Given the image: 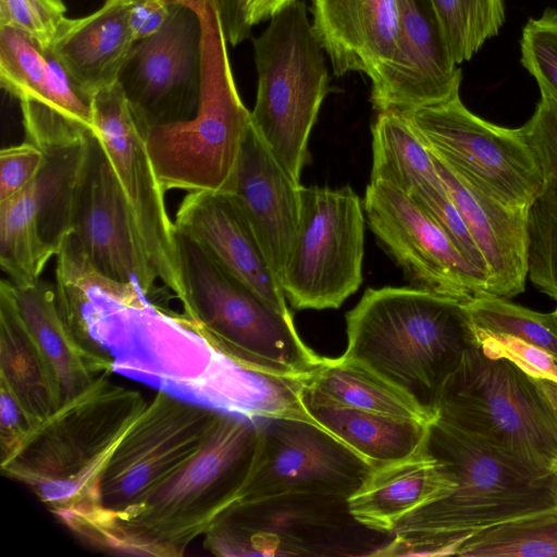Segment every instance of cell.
<instances>
[{
    "mask_svg": "<svg viewBox=\"0 0 557 557\" xmlns=\"http://www.w3.org/2000/svg\"><path fill=\"white\" fill-rule=\"evenodd\" d=\"M60 313L82 347L107 372L182 397L218 352L182 312L152 304L137 284L99 273L69 234L55 256Z\"/></svg>",
    "mask_w": 557,
    "mask_h": 557,
    "instance_id": "6da1fadb",
    "label": "cell"
},
{
    "mask_svg": "<svg viewBox=\"0 0 557 557\" xmlns=\"http://www.w3.org/2000/svg\"><path fill=\"white\" fill-rule=\"evenodd\" d=\"M259 442L256 420L221 411L198 454L141 502L121 510L90 508L55 518L102 550L180 557L238 500L252 471Z\"/></svg>",
    "mask_w": 557,
    "mask_h": 557,
    "instance_id": "7a4b0ae2",
    "label": "cell"
},
{
    "mask_svg": "<svg viewBox=\"0 0 557 557\" xmlns=\"http://www.w3.org/2000/svg\"><path fill=\"white\" fill-rule=\"evenodd\" d=\"M424 447L454 474L456 486L407 515L377 556L456 555L471 535L557 506L553 474L535 471L438 417Z\"/></svg>",
    "mask_w": 557,
    "mask_h": 557,
    "instance_id": "3957f363",
    "label": "cell"
},
{
    "mask_svg": "<svg viewBox=\"0 0 557 557\" xmlns=\"http://www.w3.org/2000/svg\"><path fill=\"white\" fill-rule=\"evenodd\" d=\"M347 349L359 366L431 420L442 388L476 341L466 304L419 287L368 288L346 314Z\"/></svg>",
    "mask_w": 557,
    "mask_h": 557,
    "instance_id": "277c9868",
    "label": "cell"
},
{
    "mask_svg": "<svg viewBox=\"0 0 557 557\" xmlns=\"http://www.w3.org/2000/svg\"><path fill=\"white\" fill-rule=\"evenodd\" d=\"M147 403L102 374L44 419L1 472L26 485L53 516L95 507L103 472Z\"/></svg>",
    "mask_w": 557,
    "mask_h": 557,
    "instance_id": "5b68a950",
    "label": "cell"
},
{
    "mask_svg": "<svg viewBox=\"0 0 557 557\" xmlns=\"http://www.w3.org/2000/svg\"><path fill=\"white\" fill-rule=\"evenodd\" d=\"M183 313L220 355L248 371L308 380L324 364L298 335L292 312L273 307L175 228Z\"/></svg>",
    "mask_w": 557,
    "mask_h": 557,
    "instance_id": "8992f818",
    "label": "cell"
},
{
    "mask_svg": "<svg viewBox=\"0 0 557 557\" xmlns=\"http://www.w3.org/2000/svg\"><path fill=\"white\" fill-rule=\"evenodd\" d=\"M190 7L202 27V83L195 115L146 134L147 149L164 188L225 191L251 124L238 94L227 39L215 0H170Z\"/></svg>",
    "mask_w": 557,
    "mask_h": 557,
    "instance_id": "52a82bcc",
    "label": "cell"
},
{
    "mask_svg": "<svg viewBox=\"0 0 557 557\" xmlns=\"http://www.w3.org/2000/svg\"><path fill=\"white\" fill-rule=\"evenodd\" d=\"M438 418L529 468L557 462V411L535 379L506 358L486 356L475 341L446 380Z\"/></svg>",
    "mask_w": 557,
    "mask_h": 557,
    "instance_id": "ba28073f",
    "label": "cell"
},
{
    "mask_svg": "<svg viewBox=\"0 0 557 557\" xmlns=\"http://www.w3.org/2000/svg\"><path fill=\"white\" fill-rule=\"evenodd\" d=\"M258 75L251 124L287 174L300 184L308 141L329 90L325 51L296 0L253 39Z\"/></svg>",
    "mask_w": 557,
    "mask_h": 557,
    "instance_id": "9c48e42d",
    "label": "cell"
},
{
    "mask_svg": "<svg viewBox=\"0 0 557 557\" xmlns=\"http://www.w3.org/2000/svg\"><path fill=\"white\" fill-rule=\"evenodd\" d=\"M393 533L362 524L348 498L313 493L236 502L203 536L215 556H377Z\"/></svg>",
    "mask_w": 557,
    "mask_h": 557,
    "instance_id": "30bf717a",
    "label": "cell"
},
{
    "mask_svg": "<svg viewBox=\"0 0 557 557\" xmlns=\"http://www.w3.org/2000/svg\"><path fill=\"white\" fill-rule=\"evenodd\" d=\"M300 200L281 286L294 309H337L362 283L363 203L349 186L301 185Z\"/></svg>",
    "mask_w": 557,
    "mask_h": 557,
    "instance_id": "8fae6325",
    "label": "cell"
},
{
    "mask_svg": "<svg viewBox=\"0 0 557 557\" xmlns=\"http://www.w3.org/2000/svg\"><path fill=\"white\" fill-rule=\"evenodd\" d=\"M404 115L434 156L487 197L529 209L543 189L544 173L521 128L479 117L459 95Z\"/></svg>",
    "mask_w": 557,
    "mask_h": 557,
    "instance_id": "7c38bea8",
    "label": "cell"
},
{
    "mask_svg": "<svg viewBox=\"0 0 557 557\" xmlns=\"http://www.w3.org/2000/svg\"><path fill=\"white\" fill-rule=\"evenodd\" d=\"M220 413L158 389L110 459L91 508L121 510L141 502L198 454Z\"/></svg>",
    "mask_w": 557,
    "mask_h": 557,
    "instance_id": "4fadbf2b",
    "label": "cell"
},
{
    "mask_svg": "<svg viewBox=\"0 0 557 557\" xmlns=\"http://www.w3.org/2000/svg\"><path fill=\"white\" fill-rule=\"evenodd\" d=\"M94 132L100 139L126 200L141 248L158 275L184 305L175 224L152 165L146 131L119 82L91 97Z\"/></svg>",
    "mask_w": 557,
    "mask_h": 557,
    "instance_id": "5bb4252c",
    "label": "cell"
},
{
    "mask_svg": "<svg viewBox=\"0 0 557 557\" xmlns=\"http://www.w3.org/2000/svg\"><path fill=\"white\" fill-rule=\"evenodd\" d=\"M260 442L237 502L313 493L349 498L374 468L323 428L298 419H256Z\"/></svg>",
    "mask_w": 557,
    "mask_h": 557,
    "instance_id": "9a60e30c",
    "label": "cell"
},
{
    "mask_svg": "<svg viewBox=\"0 0 557 557\" xmlns=\"http://www.w3.org/2000/svg\"><path fill=\"white\" fill-rule=\"evenodd\" d=\"M363 209L370 228L416 287L463 304L487 295L486 274L408 194L370 182Z\"/></svg>",
    "mask_w": 557,
    "mask_h": 557,
    "instance_id": "2e32d148",
    "label": "cell"
},
{
    "mask_svg": "<svg viewBox=\"0 0 557 557\" xmlns=\"http://www.w3.org/2000/svg\"><path fill=\"white\" fill-rule=\"evenodd\" d=\"M173 4L156 34L135 42L117 82L147 132L191 119L202 83V27L188 5Z\"/></svg>",
    "mask_w": 557,
    "mask_h": 557,
    "instance_id": "e0dca14e",
    "label": "cell"
},
{
    "mask_svg": "<svg viewBox=\"0 0 557 557\" xmlns=\"http://www.w3.org/2000/svg\"><path fill=\"white\" fill-rule=\"evenodd\" d=\"M70 234L99 273L135 283L148 296L154 290L158 275L141 248L113 168L94 131L85 138Z\"/></svg>",
    "mask_w": 557,
    "mask_h": 557,
    "instance_id": "ac0fdd59",
    "label": "cell"
},
{
    "mask_svg": "<svg viewBox=\"0 0 557 557\" xmlns=\"http://www.w3.org/2000/svg\"><path fill=\"white\" fill-rule=\"evenodd\" d=\"M458 65L432 0H400L393 57L370 79L373 108L406 114L445 102L459 95Z\"/></svg>",
    "mask_w": 557,
    "mask_h": 557,
    "instance_id": "d6986e66",
    "label": "cell"
},
{
    "mask_svg": "<svg viewBox=\"0 0 557 557\" xmlns=\"http://www.w3.org/2000/svg\"><path fill=\"white\" fill-rule=\"evenodd\" d=\"M300 188L250 124L225 193L247 219L278 281L299 225Z\"/></svg>",
    "mask_w": 557,
    "mask_h": 557,
    "instance_id": "ffe728a7",
    "label": "cell"
},
{
    "mask_svg": "<svg viewBox=\"0 0 557 557\" xmlns=\"http://www.w3.org/2000/svg\"><path fill=\"white\" fill-rule=\"evenodd\" d=\"M174 224L264 300L280 311L290 312L277 276L228 193L189 191L177 209Z\"/></svg>",
    "mask_w": 557,
    "mask_h": 557,
    "instance_id": "44dd1931",
    "label": "cell"
},
{
    "mask_svg": "<svg viewBox=\"0 0 557 557\" xmlns=\"http://www.w3.org/2000/svg\"><path fill=\"white\" fill-rule=\"evenodd\" d=\"M432 156L484 260L487 295L509 299L522 293L528 276L529 209L510 208L487 197Z\"/></svg>",
    "mask_w": 557,
    "mask_h": 557,
    "instance_id": "7402d4cb",
    "label": "cell"
},
{
    "mask_svg": "<svg viewBox=\"0 0 557 557\" xmlns=\"http://www.w3.org/2000/svg\"><path fill=\"white\" fill-rule=\"evenodd\" d=\"M312 28L334 75L372 79L392 59L400 0H311Z\"/></svg>",
    "mask_w": 557,
    "mask_h": 557,
    "instance_id": "603a6c76",
    "label": "cell"
},
{
    "mask_svg": "<svg viewBox=\"0 0 557 557\" xmlns=\"http://www.w3.org/2000/svg\"><path fill=\"white\" fill-rule=\"evenodd\" d=\"M135 42L127 0H107L87 16L65 17L50 49L76 85L92 97L117 82Z\"/></svg>",
    "mask_w": 557,
    "mask_h": 557,
    "instance_id": "cb8c5ba5",
    "label": "cell"
},
{
    "mask_svg": "<svg viewBox=\"0 0 557 557\" xmlns=\"http://www.w3.org/2000/svg\"><path fill=\"white\" fill-rule=\"evenodd\" d=\"M453 472L423 448L413 456L374 469L348 498L351 515L362 524L393 533L411 511L448 495Z\"/></svg>",
    "mask_w": 557,
    "mask_h": 557,
    "instance_id": "d4e9b609",
    "label": "cell"
},
{
    "mask_svg": "<svg viewBox=\"0 0 557 557\" xmlns=\"http://www.w3.org/2000/svg\"><path fill=\"white\" fill-rule=\"evenodd\" d=\"M302 400L314 423L374 469L420 451L429 423L355 409L334 403L305 383Z\"/></svg>",
    "mask_w": 557,
    "mask_h": 557,
    "instance_id": "484cf974",
    "label": "cell"
},
{
    "mask_svg": "<svg viewBox=\"0 0 557 557\" xmlns=\"http://www.w3.org/2000/svg\"><path fill=\"white\" fill-rule=\"evenodd\" d=\"M10 288L21 318L57 375L62 404L87 391L100 375L109 374L64 322L54 286L39 278L21 286L10 282Z\"/></svg>",
    "mask_w": 557,
    "mask_h": 557,
    "instance_id": "4316f807",
    "label": "cell"
},
{
    "mask_svg": "<svg viewBox=\"0 0 557 557\" xmlns=\"http://www.w3.org/2000/svg\"><path fill=\"white\" fill-rule=\"evenodd\" d=\"M0 383L39 420L62 405L57 375L18 313L9 280L0 284Z\"/></svg>",
    "mask_w": 557,
    "mask_h": 557,
    "instance_id": "83f0119b",
    "label": "cell"
},
{
    "mask_svg": "<svg viewBox=\"0 0 557 557\" xmlns=\"http://www.w3.org/2000/svg\"><path fill=\"white\" fill-rule=\"evenodd\" d=\"M370 182H384L411 195L426 183L440 184L433 156L406 115L377 112L372 125Z\"/></svg>",
    "mask_w": 557,
    "mask_h": 557,
    "instance_id": "f1b7e54d",
    "label": "cell"
},
{
    "mask_svg": "<svg viewBox=\"0 0 557 557\" xmlns=\"http://www.w3.org/2000/svg\"><path fill=\"white\" fill-rule=\"evenodd\" d=\"M306 385L343 406L425 423L433 421L398 391L366 369L339 358H326Z\"/></svg>",
    "mask_w": 557,
    "mask_h": 557,
    "instance_id": "f546056e",
    "label": "cell"
},
{
    "mask_svg": "<svg viewBox=\"0 0 557 557\" xmlns=\"http://www.w3.org/2000/svg\"><path fill=\"white\" fill-rule=\"evenodd\" d=\"M462 557H557V506L471 535L458 548Z\"/></svg>",
    "mask_w": 557,
    "mask_h": 557,
    "instance_id": "4dcf8cb0",
    "label": "cell"
},
{
    "mask_svg": "<svg viewBox=\"0 0 557 557\" xmlns=\"http://www.w3.org/2000/svg\"><path fill=\"white\" fill-rule=\"evenodd\" d=\"M475 330L507 334L545 350L557 361V308L539 312L507 298L482 295L466 304Z\"/></svg>",
    "mask_w": 557,
    "mask_h": 557,
    "instance_id": "1f68e13d",
    "label": "cell"
},
{
    "mask_svg": "<svg viewBox=\"0 0 557 557\" xmlns=\"http://www.w3.org/2000/svg\"><path fill=\"white\" fill-rule=\"evenodd\" d=\"M457 64L469 61L505 23L504 0H432Z\"/></svg>",
    "mask_w": 557,
    "mask_h": 557,
    "instance_id": "d6a6232c",
    "label": "cell"
},
{
    "mask_svg": "<svg viewBox=\"0 0 557 557\" xmlns=\"http://www.w3.org/2000/svg\"><path fill=\"white\" fill-rule=\"evenodd\" d=\"M528 276L557 301V182L545 180L528 210Z\"/></svg>",
    "mask_w": 557,
    "mask_h": 557,
    "instance_id": "836d02e7",
    "label": "cell"
},
{
    "mask_svg": "<svg viewBox=\"0 0 557 557\" xmlns=\"http://www.w3.org/2000/svg\"><path fill=\"white\" fill-rule=\"evenodd\" d=\"M520 62L534 79L557 96V10L529 18L520 39Z\"/></svg>",
    "mask_w": 557,
    "mask_h": 557,
    "instance_id": "e575fe53",
    "label": "cell"
},
{
    "mask_svg": "<svg viewBox=\"0 0 557 557\" xmlns=\"http://www.w3.org/2000/svg\"><path fill=\"white\" fill-rule=\"evenodd\" d=\"M409 196L432 215L463 256L486 274L484 260L459 209L449 197L443 182L440 184H423Z\"/></svg>",
    "mask_w": 557,
    "mask_h": 557,
    "instance_id": "d590c367",
    "label": "cell"
},
{
    "mask_svg": "<svg viewBox=\"0 0 557 557\" xmlns=\"http://www.w3.org/2000/svg\"><path fill=\"white\" fill-rule=\"evenodd\" d=\"M540 100L521 132L533 151L545 180L557 182V96L543 83H536Z\"/></svg>",
    "mask_w": 557,
    "mask_h": 557,
    "instance_id": "8d00e7d4",
    "label": "cell"
},
{
    "mask_svg": "<svg viewBox=\"0 0 557 557\" xmlns=\"http://www.w3.org/2000/svg\"><path fill=\"white\" fill-rule=\"evenodd\" d=\"M65 10L49 0H0V26L23 30L46 47H50Z\"/></svg>",
    "mask_w": 557,
    "mask_h": 557,
    "instance_id": "74e56055",
    "label": "cell"
},
{
    "mask_svg": "<svg viewBox=\"0 0 557 557\" xmlns=\"http://www.w3.org/2000/svg\"><path fill=\"white\" fill-rule=\"evenodd\" d=\"M474 332L478 344L486 356L506 358L533 377L557 382V361L545 350L511 335L475 329Z\"/></svg>",
    "mask_w": 557,
    "mask_h": 557,
    "instance_id": "f35d334b",
    "label": "cell"
},
{
    "mask_svg": "<svg viewBox=\"0 0 557 557\" xmlns=\"http://www.w3.org/2000/svg\"><path fill=\"white\" fill-rule=\"evenodd\" d=\"M44 158L42 150L26 140L0 151V202L21 193L34 182Z\"/></svg>",
    "mask_w": 557,
    "mask_h": 557,
    "instance_id": "ab89813d",
    "label": "cell"
},
{
    "mask_svg": "<svg viewBox=\"0 0 557 557\" xmlns=\"http://www.w3.org/2000/svg\"><path fill=\"white\" fill-rule=\"evenodd\" d=\"M41 421L0 383V466L20 451Z\"/></svg>",
    "mask_w": 557,
    "mask_h": 557,
    "instance_id": "60d3db41",
    "label": "cell"
},
{
    "mask_svg": "<svg viewBox=\"0 0 557 557\" xmlns=\"http://www.w3.org/2000/svg\"><path fill=\"white\" fill-rule=\"evenodd\" d=\"M128 21L135 41L162 28L171 13L170 0H127Z\"/></svg>",
    "mask_w": 557,
    "mask_h": 557,
    "instance_id": "b9f144b4",
    "label": "cell"
},
{
    "mask_svg": "<svg viewBox=\"0 0 557 557\" xmlns=\"http://www.w3.org/2000/svg\"><path fill=\"white\" fill-rule=\"evenodd\" d=\"M221 13L227 42L233 47L242 44L251 34L248 7L250 0H215Z\"/></svg>",
    "mask_w": 557,
    "mask_h": 557,
    "instance_id": "7bdbcfd3",
    "label": "cell"
},
{
    "mask_svg": "<svg viewBox=\"0 0 557 557\" xmlns=\"http://www.w3.org/2000/svg\"><path fill=\"white\" fill-rule=\"evenodd\" d=\"M296 0H250L248 7L249 23L251 27L271 20L276 13Z\"/></svg>",
    "mask_w": 557,
    "mask_h": 557,
    "instance_id": "ee69618b",
    "label": "cell"
},
{
    "mask_svg": "<svg viewBox=\"0 0 557 557\" xmlns=\"http://www.w3.org/2000/svg\"><path fill=\"white\" fill-rule=\"evenodd\" d=\"M541 389L544 392L546 397L552 403L553 407L557 411V382L552 380L534 377Z\"/></svg>",
    "mask_w": 557,
    "mask_h": 557,
    "instance_id": "f6af8a7d",
    "label": "cell"
},
{
    "mask_svg": "<svg viewBox=\"0 0 557 557\" xmlns=\"http://www.w3.org/2000/svg\"><path fill=\"white\" fill-rule=\"evenodd\" d=\"M552 474H553V479H554L555 488L557 492V462L555 463V466L552 469Z\"/></svg>",
    "mask_w": 557,
    "mask_h": 557,
    "instance_id": "bcb514c9",
    "label": "cell"
},
{
    "mask_svg": "<svg viewBox=\"0 0 557 557\" xmlns=\"http://www.w3.org/2000/svg\"><path fill=\"white\" fill-rule=\"evenodd\" d=\"M49 1L52 2L53 4H55L57 7L66 10L65 5L63 3V0H49Z\"/></svg>",
    "mask_w": 557,
    "mask_h": 557,
    "instance_id": "7dc6e473",
    "label": "cell"
}]
</instances>
